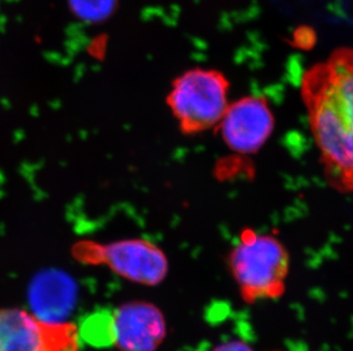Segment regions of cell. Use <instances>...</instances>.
I'll list each match as a JSON object with an SVG mask.
<instances>
[{
	"label": "cell",
	"instance_id": "obj_1",
	"mask_svg": "<svg viewBox=\"0 0 353 351\" xmlns=\"http://www.w3.org/2000/svg\"><path fill=\"white\" fill-rule=\"evenodd\" d=\"M300 93L327 182L353 193V50L340 48L311 67Z\"/></svg>",
	"mask_w": 353,
	"mask_h": 351
},
{
	"label": "cell",
	"instance_id": "obj_2",
	"mask_svg": "<svg viewBox=\"0 0 353 351\" xmlns=\"http://www.w3.org/2000/svg\"><path fill=\"white\" fill-rule=\"evenodd\" d=\"M290 257L276 236L243 229L228 255V269L247 304L274 300L286 290Z\"/></svg>",
	"mask_w": 353,
	"mask_h": 351
},
{
	"label": "cell",
	"instance_id": "obj_3",
	"mask_svg": "<svg viewBox=\"0 0 353 351\" xmlns=\"http://www.w3.org/2000/svg\"><path fill=\"white\" fill-rule=\"evenodd\" d=\"M230 83L220 71L191 69L177 76L166 103L181 133L194 136L216 129L230 104Z\"/></svg>",
	"mask_w": 353,
	"mask_h": 351
},
{
	"label": "cell",
	"instance_id": "obj_4",
	"mask_svg": "<svg viewBox=\"0 0 353 351\" xmlns=\"http://www.w3.org/2000/svg\"><path fill=\"white\" fill-rule=\"evenodd\" d=\"M71 253L80 264L107 266L120 277L148 286L163 283L170 269L165 252L145 239L110 243L80 241L72 246Z\"/></svg>",
	"mask_w": 353,
	"mask_h": 351
},
{
	"label": "cell",
	"instance_id": "obj_5",
	"mask_svg": "<svg viewBox=\"0 0 353 351\" xmlns=\"http://www.w3.org/2000/svg\"><path fill=\"white\" fill-rule=\"evenodd\" d=\"M74 324L45 321L23 309H0V351H79Z\"/></svg>",
	"mask_w": 353,
	"mask_h": 351
},
{
	"label": "cell",
	"instance_id": "obj_6",
	"mask_svg": "<svg viewBox=\"0 0 353 351\" xmlns=\"http://www.w3.org/2000/svg\"><path fill=\"white\" fill-rule=\"evenodd\" d=\"M274 116L264 97H241L229 104L217 126L224 144L232 152L250 156L259 152L274 130Z\"/></svg>",
	"mask_w": 353,
	"mask_h": 351
},
{
	"label": "cell",
	"instance_id": "obj_7",
	"mask_svg": "<svg viewBox=\"0 0 353 351\" xmlns=\"http://www.w3.org/2000/svg\"><path fill=\"white\" fill-rule=\"evenodd\" d=\"M114 345L120 351H156L166 338L160 309L144 301L128 302L114 312Z\"/></svg>",
	"mask_w": 353,
	"mask_h": 351
},
{
	"label": "cell",
	"instance_id": "obj_8",
	"mask_svg": "<svg viewBox=\"0 0 353 351\" xmlns=\"http://www.w3.org/2000/svg\"><path fill=\"white\" fill-rule=\"evenodd\" d=\"M76 284L64 273L46 270L31 283L29 300L34 315L45 321L60 323L74 307Z\"/></svg>",
	"mask_w": 353,
	"mask_h": 351
},
{
	"label": "cell",
	"instance_id": "obj_9",
	"mask_svg": "<svg viewBox=\"0 0 353 351\" xmlns=\"http://www.w3.org/2000/svg\"><path fill=\"white\" fill-rule=\"evenodd\" d=\"M78 331L80 337L90 345L97 347L114 345L116 342L114 312L104 310L87 316Z\"/></svg>",
	"mask_w": 353,
	"mask_h": 351
},
{
	"label": "cell",
	"instance_id": "obj_10",
	"mask_svg": "<svg viewBox=\"0 0 353 351\" xmlns=\"http://www.w3.org/2000/svg\"><path fill=\"white\" fill-rule=\"evenodd\" d=\"M117 3L118 0H69L71 12L90 23L108 20L117 8Z\"/></svg>",
	"mask_w": 353,
	"mask_h": 351
},
{
	"label": "cell",
	"instance_id": "obj_11",
	"mask_svg": "<svg viewBox=\"0 0 353 351\" xmlns=\"http://www.w3.org/2000/svg\"><path fill=\"white\" fill-rule=\"evenodd\" d=\"M212 351H254L250 345L241 340H229V341L222 342L216 347H214Z\"/></svg>",
	"mask_w": 353,
	"mask_h": 351
}]
</instances>
